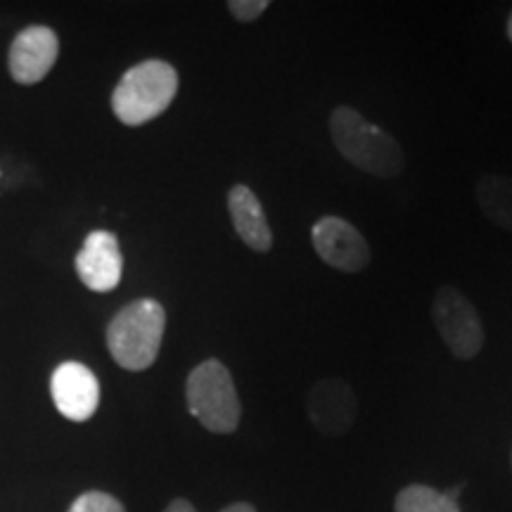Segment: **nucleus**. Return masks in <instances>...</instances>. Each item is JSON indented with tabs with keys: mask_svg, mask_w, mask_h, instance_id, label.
<instances>
[{
	"mask_svg": "<svg viewBox=\"0 0 512 512\" xmlns=\"http://www.w3.org/2000/svg\"><path fill=\"white\" fill-rule=\"evenodd\" d=\"M228 10L240 22H254L268 10V0H230Z\"/></svg>",
	"mask_w": 512,
	"mask_h": 512,
	"instance_id": "15",
	"label": "nucleus"
},
{
	"mask_svg": "<svg viewBox=\"0 0 512 512\" xmlns=\"http://www.w3.org/2000/svg\"><path fill=\"white\" fill-rule=\"evenodd\" d=\"M313 249L325 264L344 273H358L370 264V245L361 230L339 216H320L311 228Z\"/></svg>",
	"mask_w": 512,
	"mask_h": 512,
	"instance_id": "6",
	"label": "nucleus"
},
{
	"mask_svg": "<svg viewBox=\"0 0 512 512\" xmlns=\"http://www.w3.org/2000/svg\"><path fill=\"white\" fill-rule=\"evenodd\" d=\"M510 465H512V453H510Z\"/></svg>",
	"mask_w": 512,
	"mask_h": 512,
	"instance_id": "19",
	"label": "nucleus"
},
{
	"mask_svg": "<svg viewBox=\"0 0 512 512\" xmlns=\"http://www.w3.org/2000/svg\"><path fill=\"white\" fill-rule=\"evenodd\" d=\"M166 328V311L157 299H136L112 318L107 347L124 370H147L157 361Z\"/></svg>",
	"mask_w": 512,
	"mask_h": 512,
	"instance_id": "2",
	"label": "nucleus"
},
{
	"mask_svg": "<svg viewBox=\"0 0 512 512\" xmlns=\"http://www.w3.org/2000/svg\"><path fill=\"white\" fill-rule=\"evenodd\" d=\"M394 512H460V505L446 491L427 484H411L396 494Z\"/></svg>",
	"mask_w": 512,
	"mask_h": 512,
	"instance_id": "13",
	"label": "nucleus"
},
{
	"mask_svg": "<svg viewBox=\"0 0 512 512\" xmlns=\"http://www.w3.org/2000/svg\"><path fill=\"white\" fill-rule=\"evenodd\" d=\"M69 512H126L117 498L105 491H86L72 503Z\"/></svg>",
	"mask_w": 512,
	"mask_h": 512,
	"instance_id": "14",
	"label": "nucleus"
},
{
	"mask_svg": "<svg viewBox=\"0 0 512 512\" xmlns=\"http://www.w3.org/2000/svg\"><path fill=\"white\" fill-rule=\"evenodd\" d=\"M330 136L339 155L370 176L394 178L406 166L399 140L349 105L332 110Z\"/></svg>",
	"mask_w": 512,
	"mask_h": 512,
	"instance_id": "1",
	"label": "nucleus"
},
{
	"mask_svg": "<svg viewBox=\"0 0 512 512\" xmlns=\"http://www.w3.org/2000/svg\"><path fill=\"white\" fill-rule=\"evenodd\" d=\"M178 93V74L169 62L147 60L121 76L112 95V110L126 126H143L169 110Z\"/></svg>",
	"mask_w": 512,
	"mask_h": 512,
	"instance_id": "3",
	"label": "nucleus"
},
{
	"mask_svg": "<svg viewBox=\"0 0 512 512\" xmlns=\"http://www.w3.org/2000/svg\"><path fill=\"white\" fill-rule=\"evenodd\" d=\"M185 399L190 413L214 434H233L242 418V403L233 375L216 358H209L188 375Z\"/></svg>",
	"mask_w": 512,
	"mask_h": 512,
	"instance_id": "4",
	"label": "nucleus"
},
{
	"mask_svg": "<svg viewBox=\"0 0 512 512\" xmlns=\"http://www.w3.org/2000/svg\"><path fill=\"white\" fill-rule=\"evenodd\" d=\"M50 394L67 420L86 422L91 420L100 403V382L91 368L83 363L67 361L57 366L50 380Z\"/></svg>",
	"mask_w": 512,
	"mask_h": 512,
	"instance_id": "8",
	"label": "nucleus"
},
{
	"mask_svg": "<svg viewBox=\"0 0 512 512\" xmlns=\"http://www.w3.org/2000/svg\"><path fill=\"white\" fill-rule=\"evenodd\" d=\"M164 512H197V510L192 508V503L185 501V498H176V501H171L169 505H166Z\"/></svg>",
	"mask_w": 512,
	"mask_h": 512,
	"instance_id": "16",
	"label": "nucleus"
},
{
	"mask_svg": "<svg viewBox=\"0 0 512 512\" xmlns=\"http://www.w3.org/2000/svg\"><path fill=\"white\" fill-rule=\"evenodd\" d=\"M477 204L486 219L512 233V178L496 174L479 178Z\"/></svg>",
	"mask_w": 512,
	"mask_h": 512,
	"instance_id": "12",
	"label": "nucleus"
},
{
	"mask_svg": "<svg viewBox=\"0 0 512 512\" xmlns=\"http://www.w3.org/2000/svg\"><path fill=\"white\" fill-rule=\"evenodd\" d=\"M306 415L325 437H342L354 427L358 401L354 389L339 377L318 380L306 394Z\"/></svg>",
	"mask_w": 512,
	"mask_h": 512,
	"instance_id": "7",
	"label": "nucleus"
},
{
	"mask_svg": "<svg viewBox=\"0 0 512 512\" xmlns=\"http://www.w3.org/2000/svg\"><path fill=\"white\" fill-rule=\"evenodd\" d=\"M228 211L240 240L254 252H268L273 247V230L268 226L266 211L259 197L247 185H233L228 192Z\"/></svg>",
	"mask_w": 512,
	"mask_h": 512,
	"instance_id": "11",
	"label": "nucleus"
},
{
	"mask_svg": "<svg viewBox=\"0 0 512 512\" xmlns=\"http://www.w3.org/2000/svg\"><path fill=\"white\" fill-rule=\"evenodd\" d=\"M432 320L439 337L460 361H470L484 347V325L475 304L456 287H441L434 294Z\"/></svg>",
	"mask_w": 512,
	"mask_h": 512,
	"instance_id": "5",
	"label": "nucleus"
},
{
	"mask_svg": "<svg viewBox=\"0 0 512 512\" xmlns=\"http://www.w3.org/2000/svg\"><path fill=\"white\" fill-rule=\"evenodd\" d=\"M221 512H256V508L249 503H233V505H228V508H223Z\"/></svg>",
	"mask_w": 512,
	"mask_h": 512,
	"instance_id": "17",
	"label": "nucleus"
},
{
	"mask_svg": "<svg viewBox=\"0 0 512 512\" xmlns=\"http://www.w3.org/2000/svg\"><path fill=\"white\" fill-rule=\"evenodd\" d=\"M124 259L117 235L110 230H93L76 254V273L93 292H112L121 283Z\"/></svg>",
	"mask_w": 512,
	"mask_h": 512,
	"instance_id": "9",
	"label": "nucleus"
},
{
	"mask_svg": "<svg viewBox=\"0 0 512 512\" xmlns=\"http://www.w3.org/2000/svg\"><path fill=\"white\" fill-rule=\"evenodd\" d=\"M60 55V43L53 29L29 27L17 34L10 48V72L12 79L24 86L46 79Z\"/></svg>",
	"mask_w": 512,
	"mask_h": 512,
	"instance_id": "10",
	"label": "nucleus"
},
{
	"mask_svg": "<svg viewBox=\"0 0 512 512\" xmlns=\"http://www.w3.org/2000/svg\"><path fill=\"white\" fill-rule=\"evenodd\" d=\"M508 38L512 41V12H510V19H508Z\"/></svg>",
	"mask_w": 512,
	"mask_h": 512,
	"instance_id": "18",
	"label": "nucleus"
}]
</instances>
